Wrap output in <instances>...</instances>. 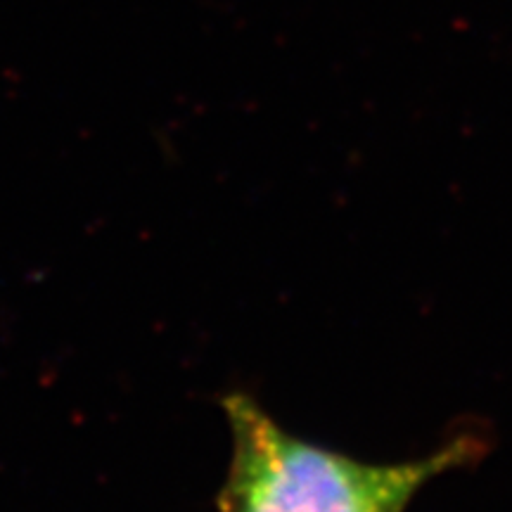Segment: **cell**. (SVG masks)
Returning a JSON list of instances; mask_svg holds the SVG:
<instances>
[{"label": "cell", "instance_id": "obj_1", "mask_svg": "<svg viewBox=\"0 0 512 512\" xmlns=\"http://www.w3.org/2000/svg\"><path fill=\"white\" fill-rule=\"evenodd\" d=\"M221 406L233 448L219 512H406L432 479L470 467L491 446L463 432L425 458L366 463L285 430L245 392H228Z\"/></svg>", "mask_w": 512, "mask_h": 512}]
</instances>
